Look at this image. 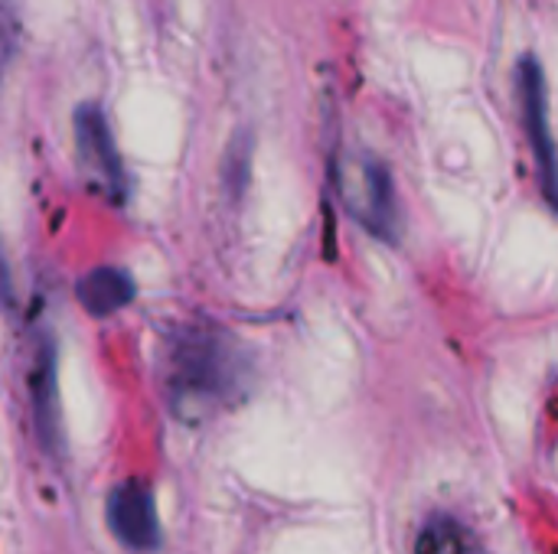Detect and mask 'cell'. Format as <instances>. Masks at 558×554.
<instances>
[{"label": "cell", "instance_id": "cell-1", "mask_svg": "<svg viewBox=\"0 0 558 554\" xmlns=\"http://www.w3.org/2000/svg\"><path fill=\"white\" fill-rule=\"evenodd\" d=\"M167 405L183 421H199L245 392V353L213 323H183L163 343Z\"/></svg>", "mask_w": 558, "mask_h": 554}, {"label": "cell", "instance_id": "cell-2", "mask_svg": "<svg viewBox=\"0 0 558 554\" xmlns=\"http://www.w3.org/2000/svg\"><path fill=\"white\" fill-rule=\"evenodd\" d=\"M333 183L347 212L376 238L399 242L402 216L389 167L369 153H343L333 160Z\"/></svg>", "mask_w": 558, "mask_h": 554}, {"label": "cell", "instance_id": "cell-3", "mask_svg": "<svg viewBox=\"0 0 558 554\" xmlns=\"http://www.w3.org/2000/svg\"><path fill=\"white\" fill-rule=\"evenodd\" d=\"M517 88L523 104V121L530 134V147L539 163V180L549 206L556 202V147H553V127H549V95H546V75L536 56H523L517 69Z\"/></svg>", "mask_w": 558, "mask_h": 554}, {"label": "cell", "instance_id": "cell-4", "mask_svg": "<svg viewBox=\"0 0 558 554\" xmlns=\"http://www.w3.org/2000/svg\"><path fill=\"white\" fill-rule=\"evenodd\" d=\"M108 529L121 545L134 552H157L163 545L157 503L147 483L128 480L108 493Z\"/></svg>", "mask_w": 558, "mask_h": 554}, {"label": "cell", "instance_id": "cell-5", "mask_svg": "<svg viewBox=\"0 0 558 554\" xmlns=\"http://www.w3.org/2000/svg\"><path fill=\"white\" fill-rule=\"evenodd\" d=\"M75 150H78V160L88 170V176L98 180L114 199H121L124 189H128L124 167H121V157H118L108 118L92 101L78 104V111H75Z\"/></svg>", "mask_w": 558, "mask_h": 554}, {"label": "cell", "instance_id": "cell-6", "mask_svg": "<svg viewBox=\"0 0 558 554\" xmlns=\"http://www.w3.org/2000/svg\"><path fill=\"white\" fill-rule=\"evenodd\" d=\"M29 405H33V431L46 454H59L62 424H59V349L49 333L39 336L29 369Z\"/></svg>", "mask_w": 558, "mask_h": 554}, {"label": "cell", "instance_id": "cell-7", "mask_svg": "<svg viewBox=\"0 0 558 554\" xmlns=\"http://www.w3.org/2000/svg\"><path fill=\"white\" fill-rule=\"evenodd\" d=\"M137 287H134V278L114 264H105V268H95L88 271L78 284H75V297L78 304L92 313V317H108L121 307H128L134 300Z\"/></svg>", "mask_w": 558, "mask_h": 554}, {"label": "cell", "instance_id": "cell-8", "mask_svg": "<svg viewBox=\"0 0 558 554\" xmlns=\"http://www.w3.org/2000/svg\"><path fill=\"white\" fill-rule=\"evenodd\" d=\"M415 554H487V549L454 516H432L418 532Z\"/></svg>", "mask_w": 558, "mask_h": 554}, {"label": "cell", "instance_id": "cell-9", "mask_svg": "<svg viewBox=\"0 0 558 554\" xmlns=\"http://www.w3.org/2000/svg\"><path fill=\"white\" fill-rule=\"evenodd\" d=\"M248 163H252V137H235L232 147L226 150V160H222V183L229 189V196H242L245 183H248Z\"/></svg>", "mask_w": 558, "mask_h": 554}, {"label": "cell", "instance_id": "cell-10", "mask_svg": "<svg viewBox=\"0 0 558 554\" xmlns=\"http://www.w3.org/2000/svg\"><path fill=\"white\" fill-rule=\"evenodd\" d=\"M10 304H13V274L7 264V251L0 245V307H10Z\"/></svg>", "mask_w": 558, "mask_h": 554}]
</instances>
